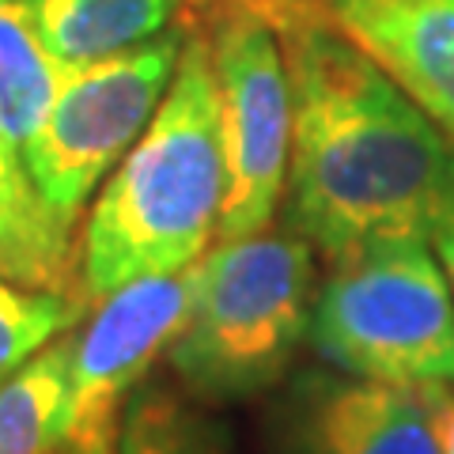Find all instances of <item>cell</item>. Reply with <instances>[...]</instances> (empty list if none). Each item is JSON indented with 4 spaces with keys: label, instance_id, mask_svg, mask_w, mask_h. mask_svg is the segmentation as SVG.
<instances>
[{
    "label": "cell",
    "instance_id": "cell-1",
    "mask_svg": "<svg viewBox=\"0 0 454 454\" xmlns=\"http://www.w3.org/2000/svg\"><path fill=\"white\" fill-rule=\"evenodd\" d=\"M292 76L284 220L325 262L390 235L435 239L454 223V140L397 80L300 0L269 20Z\"/></svg>",
    "mask_w": 454,
    "mask_h": 454
},
{
    "label": "cell",
    "instance_id": "cell-2",
    "mask_svg": "<svg viewBox=\"0 0 454 454\" xmlns=\"http://www.w3.org/2000/svg\"><path fill=\"white\" fill-rule=\"evenodd\" d=\"M223 190L220 88L208 38L186 35L160 110L121 155L83 227V300L98 303L137 277L190 269L216 235Z\"/></svg>",
    "mask_w": 454,
    "mask_h": 454
},
{
    "label": "cell",
    "instance_id": "cell-3",
    "mask_svg": "<svg viewBox=\"0 0 454 454\" xmlns=\"http://www.w3.org/2000/svg\"><path fill=\"white\" fill-rule=\"evenodd\" d=\"M315 295V247L288 223L216 243L193 262V303L167 364L201 402L265 394L307 337Z\"/></svg>",
    "mask_w": 454,
    "mask_h": 454
},
{
    "label": "cell",
    "instance_id": "cell-4",
    "mask_svg": "<svg viewBox=\"0 0 454 454\" xmlns=\"http://www.w3.org/2000/svg\"><path fill=\"white\" fill-rule=\"evenodd\" d=\"M307 340L348 375L454 382V295L428 239H372L330 258Z\"/></svg>",
    "mask_w": 454,
    "mask_h": 454
},
{
    "label": "cell",
    "instance_id": "cell-5",
    "mask_svg": "<svg viewBox=\"0 0 454 454\" xmlns=\"http://www.w3.org/2000/svg\"><path fill=\"white\" fill-rule=\"evenodd\" d=\"M182 46L186 31L167 27L121 53L65 65L53 106L20 155L35 190L57 212L76 220L103 175L148 129L175 80Z\"/></svg>",
    "mask_w": 454,
    "mask_h": 454
},
{
    "label": "cell",
    "instance_id": "cell-6",
    "mask_svg": "<svg viewBox=\"0 0 454 454\" xmlns=\"http://www.w3.org/2000/svg\"><path fill=\"white\" fill-rule=\"evenodd\" d=\"M205 38L227 160L216 239L231 243L265 231L280 208L292 155V76L277 27L247 0H216Z\"/></svg>",
    "mask_w": 454,
    "mask_h": 454
},
{
    "label": "cell",
    "instance_id": "cell-7",
    "mask_svg": "<svg viewBox=\"0 0 454 454\" xmlns=\"http://www.w3.org/2000/svg\"><path fill=\"white\" fill-rule=\"evenodd\" d=\"M193 303V265L182 273L137 277L98 300L73 337V413L68 435L88 454H114L125 397L167 356Z\"/></svg>",
    "mask_w": 454,
    "mask_h": 454
},
{
    "label": "cell",
    "instance_id": "cell-8",
    "mask_svg": "<svg viewBox=\"0 0 454 454\" xmlns=\"http://www.w3.org/2000/svg\"><path fill=\"white\" fill-rule=\"evenodd\" d=\"M269 454H439L424 387L303 372L265 424Z\"/></svg>",
    "mask_w": 454,
    "mask_h": 454
},
{
    "label": "cell",
    "instance_id": "cell-9",
    "mask_svg": "<svg viewBox=\"0 0 454 454\" xmlns=\"http://www.w3.org/2000/svg\"><path fill=\"white\" fill-rule=\"evenodd\" d=\"M345 31L397 80L413 103L454 140V0H318Z\"/></svg>",
    "mask_w": 454,
    "mask_h": 454
},
{
    "label": "cell",
    "instance_id": "cell-10",
    "mask_svg": "<svg viewBox=\"0 0 454 454\" xmlns=\"http://www.w3.org/2000/svg\"><path fill=\"white\" fill-rule=\"evenodd\" d=\"M0 277L73 292V216L35 190L16 152L0 140ZM80 295V292H73Z\"/></svg>",
    "mask_w": 454,
    "mask_h": 454
},
{
    "label": "cell",
    "instance_id": "cell-11",
    "mask_svg": "<svg viewBox=\"0 0 454 454\" xmlns=\"http://www.w3.org/2000/svg\"><path fill=\"white\" fill-rule=\"evenodd\" d=\"M61 65H88L163 35L182 0H23Z\"/></svg>",
    "mask_w": 454,
    "mask_h": 454
},
{
    "label": "cell",
    "instance_id": "cell-12",
    "mask_svg": "<svg viewBox=\"0 0 454 454\" xmlns=\"http://www.w3.org/2000/svg\"><path fill=\"white\" fill-rule=\"evenodd\" d=\"M73 413V337H57L0 382V454H53Z\"/></svg>",
    "mask_w": 454,
    "mask_h": 454
},
{
    "label": "cell",
    "instance_id": "cell-13",
    "mask_svg": "<svg viewBox=\"0 0 454 454\" xmlns=\"http://www.w3.org/2000/svg\"><path fill=\"white\" fill-rule=\"evenodd\" d=\"M65 65L38 38L23 0H0V140L23 155L50 114Z\"/></svg>",
    "mask_w": 454,
    "mask_h": 454
},
{
    "label": "cell",
    "instance_id": "cell-14",
    "mask_svg": "<svg viewBox=\"0 0 454 454\" xmlns=\"http://www.w3.org/2000/svg\"><path fill=\"white\" fill-rule=\"evenodd\" d=\"M114 454H227V439L201 409L148 387L125 402Z\"/></svg>",
    "mask_w": 454,
    "mask_h": 454
},
{
    "label": "cell",
    "instance_id": "cell-15",
    "mask_svg": "<svg viewBox=\"0 0 454 454\" xmlns=\"http://www.w3.org/2000/svg\"><path fill=\"white\" fill-rule=\"evenodd\" d=\"M88 300L0 277V382L73 325Z\"/></svg>",
    "mask_w": 454,
    "mask_h": 454
},
{
    "label": "cell",
    "instance_id": "cell-16",
    "mask_svg": "<svg viewBox=\"0 0 454 454\" xmlns=\"http://www.w3.org/2000/svg\"><path fill=\"white\" fill-rule=\"evenodd\" d=\"M420 387H424V397H428V409H432L439 454H454V394L447 390V382H420Z\"/></svg>",
    "mask_w": 454,
    "mask_h": 454
},
{
    "label": "cell",
    "instance_id": "cell-17",
    "mask_svg": "<svg viewBox=\"0 0 454 454\" xmlns=\"http://www.w3.org/2000/svg\"><path fill=\"white\" fill-rule=\"evenodd\" d=\"M432 243H435V258H439V265H443V273H447L450 295H454V223L443 227V231H439Z\"/></svg>",
    "mask_w": 454,
    "mask_h": 454
},
{
    "label": "cell",
    "instance_id": "cell-18",
    "mask_svg": "<svg viewBox=\"0 0 454 454\" xmlns=\"http://www.w3.org/2000/svg\"><path fill=\"white\" fill-rule=\"evenodd\" d=\"M247 4H254V8H258V12H265V16H269V20H273V16H277V12H280V8H288V4H295V0H247Z\"/></svg>",
    "mask_w": 454,
    "mask_h": 454
},
{
    "label": "cell",
    "instance_id": "cell-19",
    "mask_svg": "<svg viewBox=\"0 0 454 454\" xmlns=\"http://www.w3.org/2000/svg\"><path fill=\"white\" fill-rule=\"evenodd\" d=\"M53 454H88V450H80V447H73V443H61V447H57Z\"/></svg>",
    "mask_w": 454,
    "mask_h": 454
}]
</instances>
